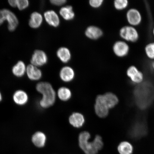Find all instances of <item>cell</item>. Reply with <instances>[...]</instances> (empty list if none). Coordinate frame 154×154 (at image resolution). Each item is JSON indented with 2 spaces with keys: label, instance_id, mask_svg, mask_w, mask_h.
Instances as JSON below:
<instances>
[{
  "label": "cell",
  "instance_id": "cell-34",
  "mask_svg": "<svg viewBox=\"0 0 154 154\" xmlns=\"http://www.w3.org/2000/svg\"><path fill=\"white\" fill-rule=\"evenodd\" d=\"M153 36L154 37V27L153 28Z\"/></svg>",
  "mask_w": 154,
  "mask_h": 154
},
{
  "label": "cell",
  "instance_id": "cell-32",
  "mask_svg": "<svg viewBox=\"0 0 154 154\" xmlns=\"http://www.w3.org/2000/svg\"><path fill=\"white\" fill-rule=\"evenodd\" d=\"M151 66L152 68L154 70V60H153L152 62V63Z\"/></svg>",
  "mask_w": 154,
  "mask_h": 154
},
{
  "label": "cell",
  "instance_id": "cell-18",
  "mask_svg": "<svg viewBox=\"0 0 154 154\" xmlns=\"http://www.w3.org/2000/svg\"><path fill=\"white\" fill-rule=\"evenodd\" d=\"M103 32L100 29L95 26H90L86 29V35L92 39H97L103 35Z\"/></svg>",
  "mask_w": 154,
  "mask_h": 154
},
{
  "label": "cell",
  "instance_id": "cell-25",
  "mask_svg": "<svg viewBox=\"0 0 154 154\" xmlns=\"http://www.w3.org/2000/svg\"><path fill=\"white\" fill-rule=\"evenodd\" d=\"M128 0H116L114 2V7L117 10H124L128 7Z\"/></svg>",
  "mask_w": 154,
  "mask_h": 154
},
{
  "label": "cell",
  "instance_id": "cell-8",
  "mask_svg": "<svg viewBox=\"0 0 154 154\" xmlns=\"http://www.w3.org/2000/svg\"><path fill=\"white\" fill-rule=\"evenodd\" d=\"M47 54L44 51L39 50L34 51L30 60L31 64L37 67L43 66L47 63Z\"/></svg>",
  "mask_w": 154,
  "mask_h": 154
},
{
  "label": "cell",
  "instance_id": "cell-2",
  "mask_svg": "<svg viewBox=\"0 0 154 154\" xmlns=\"http://www.w3.org/2000/svg\"><path fill=\"white\" fill-rule=\"evenodd\" d=\"M91 136L89 132H82L79 137V146L85 154H97L99 151L96 149L93 141H90Z\"/></svg>",
  "mask_w": 154,
  "mask_h": 154
},
{
  "label": "cell",
  "instance_id": "cell-10",
  "mask_svg": "<svg viewBox=\"0 0 154 154\" xmlns=\"http://www.w3.org/2000/svg\"><path fill=\"white\" fill-rule=\"evenodd\" d=\"M44 18L46 22L50 26L56 27L59 26V17L55 11H48L44 13Z\"/></svg>",
  "mask_w": 154,
  "mask_h": 154
},
{
  "label": "cell",
  "instance_id": "cell-6",
  "mask_svg": "<svg viewBox=\"0 0 154 154\" xmlns=\"http://www.w3.org/2000/svg\"><path fill=\"white\" fill-rule=\"evenodd\" d=\"M94 108L96 115L100 118H105L109 114V109L104 101L103 95L96 97Z\"/></svg>",
  "mask_w": 154,
  "mask_h": 154
},
{
  "label": "cell",
  "instance_id": "cell-23",
  "mask_svg": "<svg viewBox=\"0 0 154 154\" xmlns=\"http://www.w3.org/2000/svg\"><path fill=\"white\" fill-rule=\"evenodd\" d=\"M57 95L61 100L67 101L70 99L72 96V92L68 88L62 87L58 90Z\"/></svg>",
  "mask_w": 154,
  "mask_h": 154
},
{
  "label": "cell",
  "instance_id": "cell-29",
  "mask_svg": "<svg viewBox=\"0 0 154 154\" xmlns=\"http://www.w3.org/2000/svg\"><path fill=\"white\" fill-rule=\"evenodd\" d=\"M103 0H98V1H94V0H91L90 1V4L91 6L94 8L99 7L102 5L103 2Z\"/></svg>",
  "mask_w": 154,
  "mask_h": 154
},
{
  "label": "cell",
  "instance_id": "cell-13",
  "mask_svg": "<svg viewBox=\"0 0 154 154\" xmlns=\"http://www.w3.org/2000/svg\"><path fill=\"white\" fill-rule=\"evenodd\" d=\"M70 124L75 128H79L82 127L85 122L84 117L81 113L75 112L72 113L69 118Z\"/></svg>",
  "mask_w": 154,
  "mask_h": 154
},
{
  "label": "cell",
  "instance_id": "cell-4",
  "mask_svg": "<svg viewBox=\"0 0 154 154\" xmlns=\"http://www.w3.org/2000/svg\"><path fill=\"white\" fill-rule=\"evenodd\" d=\"M126 19L129 25L135 27L141 23L142 17L141 13L138 9L131 8L127 11Z\"/></svg>",
  "mask_w": 154,
  "mask_h": 154
},
{
  "label": "cell",
  "instance_id": "cell-14",
  "mask_svg": "<svg viewBox=\"0 0 154 154\" xmlns=\"http://www.w3.org/2000/svg\"><path fill=\"white\" fill-rule=\"evenodd\" d=\"M32 141L34 145L38 148H42L45 146L47 137L42 132H37L32 136Z\"/></svg>",
  "mask_w": 154,
  "mask_h": 154
},
{
  "label": "cell",
  "instance_id": "cell-21",
  "mask_svg": "<svg viewBox=\"0 0 154 154\" xmlns=\"http://www.w3.org/2000/svg\"><path fill=\"white\" fill-rule=\"evenodd\" d=\"M57 57L63 63H67L71 59L70 51L66 48L62 47L59 48L57 52Z\"/></svg>",
  "mask_w": 154,
  "mask_h": 154
},
{
  "label": "cell",
  "instance_id": "cell-22",
  "mask_svg": "<svg viewBox=\"0 0 154 154\" xmlns=\"http://www.w3.org/2000/svg\"><path fill=\"white\" fill-rule=\"evenodd\" d=\"M60 13L65 20H69L74 18L75 14L71 6L62 8L60 11Z\"/></svg>",
  "mask_w": 154,
  "mask_h": 154
},
{
  "label": "cell",
  "instance_id": "cell-7",
  "mask_svg": "<svg viewBox=\"0 0 154 154\" xmlns=\"http://www.w3.org/2000/svg\"><path fill=\"white\" fill-rule=\"evenodd\" d=\"M126 74L134 83L139 84L143 80V73L134 65H131L128 67L126 71Z\"/></svg>",
  "mask_w": 154,
  "mask_h": 154
},
{
  "label": "cell",
  "instance_id": "cell-24",
  "mask_svg": "<svg viewBox=\"0 0 154 154\" xmlns=\"http://www.w3.org/2000/svg\"><path fill=\"white\" fill-rule=\"evenodd\" d=\"M146 56L149 59L154 60V42L148 43L144 48Z\"/></svg>",
  "mask_w": 154,
  "mask_h": 154
},
{
  "label": "cell",
  "instance_id": "cell-3",
  "mask_svg": "<svg viewBox=\"0 0 154 154\" xmlns=\"http://www.w3.org/2000/svg\"><path fill=\"white\" fill-rule=\"evenodd\" d=\"M119 35L123 40L130 43H135L139 38V34L135 27L127 25L120 29Z\"/></svg>",
  "mask_w": 154,
  "mask_h": 154
},
{
  "label": "cell",
  "instance_id": "cell-11",
  "mask_svg": "<svg viewBox=\"0 0 154 154\" xmlns=\"http://www.w3.org/2000/svg\"><path fill=\"white\" fill-rule=\"evenodd\" d=\"M6 16L8 30L11 32L14 31L18 26V19L14 13L8 9L6 10Z\"/></svg>",
  "mask_w": 154,
  "mask_h": 154
},
{
  "label": "cell",
  "instance_id": "cell-15",
  "mask_svg": "<svg viewBox=\"0 0 154 154\" xmlns=\"http://www.w3.org/2000/svg\"><path fill=\"white\" fill-rule=\"evenodd\" d=\"M61 79L65 82H69L74 79L75 73L74 70L71 67L66 66L61 69L60 73Z\"/></svg>",
  "mask_w": 154,
  "mask_h": 154
},
{
  "label": "cell",
  "instance_id": "cell-12",
  "mask_svg": "<svg viewBox=\"0 0 154 154\" xmlns=\"http://www.w3.org/2000/svg\"><path fill=\"white\" fill-rule=\"evenodd\" d=\"M13 99L17 105H24L27 103L28 96L26 92L22 90H17L13 96Z\"/></svg>",
  "mask_w": 154,
  "mask_h": 154
},
{
  "label": "cell",
  "instance_id": "cell-28",
  "mask_svg": "<svg viewBox=\"0 0 154 154\" xmlns=\"http://www.w3.org/2000/svg\"><path fill=\"white\" fill-rule=\"evenodd\" d=\"M6 9L0 10V26L6 20Z\"/></svg>",
  "mask_w": 154,
  "mask_h": 154
},
{
  "label": "cell",
  "instance_id": "cell-33",
  "mask_svg": "<svg viewBox=\"0 0 154 154\" xmlns=\"http://www.w3.org/2000/svg\"><path fill=\"white\" fill-rule=\"evenodd\" d=\"M2 94H1V92H0V102L2 101Z\"/></svg>",
  "mask_w": 154,
  "mask_h": 154
},
{
  "label": "cell",
  "instance_id": "cell-30",
  "mask_svg": "<svg viewBox=\"0 0 154 154\" xmlns=\"http://www.w3.org/2000/svg\"><path fill=\"white\" fill-rule=\"evenodd\" d=\"M51 3L53 5L57 6L61 5L66 2L65 0H52L51 1Z\"/></svg>",
  "mask_w": 154,
  "mask_h": 154
},
{
  "label": "cell",
  "instance_id": "cell-26",
  "mask_svg": "<svg viewBox=\"0 0 154 154\" xmlns=\"http://www.w3.org/2000/svg\"><path fill=\"white\" fill-rule=\"evenodd\" d=\"M17 7L20 11L23 10L29 7V3L28 0H16Z\"/></svg>",
  "mask_w": 154,
  "mask_h": 154
},
{
  "label": "cell",
  "instance_id": "cell-16",
  "mask_svg": "<svg viewBox=\"0 0 154 154\" xmlns=\"http://www.w3.org/2000/svg\"><path fill=\"white\" fill-rule=\"evenodd\" d=\"M43 20V17L41 14L37 12H34L30 15L29 25L32 28L37 29L41 26Z\"/></svg>",
  "mask_w": 154,
  "mask_h": 154
},
{
  "label": "cell",
  "instance_id": "cell-20",
  "mask_svg": "<svg viewBox=\"0 0 154 154\" xmlns=\"http://www.w3.org/2000/svg\"><path fill=\"white\" fill-rule=\"evenodd\" d=\"M117 150L120 154H132L134 148L130 142L124 141L119 144Z\"/></svg>",
  "mask_w": 154,
  "mask_h": 154
},
{
  "label": "cell",
  "instance_id": "cell-9",
  "mask_svg": "<svg viewBox=\"0 0 154 154\" xmlns=\"http://www.w3.org/2000/svg\"><path fill=\"white\" fill-rule=\"evenodd\" d=\"M26 73L29 79L31 80H38L42 77L41 71L37 67L32 64L29 65L27 66Z\"/></svg>",
  "mask_w": 154,
  "mask_h": 154
},
{
  "label": "cell",
  "instance_id": "cell-31",
  "mask_svg": "<svg viewBox=\"0 0 154 154\" xmlns=\"http://www.w3.org/2000/svg\"><path fill=\"white\" fill-rule=\"evenodd\" d=\"M8 3L11 7L14 8L17 7L16 0H9Z\"/></svg>",
  "mask_w": 154,
  "mask_h": 154
},
{
  "label": "cell",
  "instance_id": "cell-17",
  "mask_svg": "<svg viewBox=\"0 0 154 154\" xmlns=\"http://www.w3.org/2000/svg\"><path fill=\"white\" fill-rule=\"evenodd\" d=\"M104 101L108 109H112L119 103L117 96L111 92H107L103 95Z\"/></svg>",
  "mask_w": 154,
  "mask_h": 154
},
{
  "label": "cell",
  "instance_id": "cell-27",
  "mask_svg": "<svg viewBox=\"0 0 154 154\" xmlns=\"http://www.w3.org/2000/svg\"><path fill=\"white\" fill-rule=\"evenodd\" d=\"M96 149L98 151L103 149V143L102 137L99 135H96L93 140Z\"/></svg>",
  "mask_w": 154,
  "mask_h": 154
},
{
  "label": "cell",
  "instance_id": "cell-19",
  "mask_svg": "<svg viewBox=\"0 0 154 154\" xmlns=\"http://www.w3.org/2000/svg\"><path fill=\"white\" fill-rule=\"evenodd\" d=\"M26 67L25 63L22 61H19L14 65L12 68V72L15 76L22 77L26 72Z\"/></svg>",
  "mask_w": 154,
  "mask_h": 154
},
{
  "label": "cell",
  "instance_id": "cell-1",
  "mask_svg": "<svg viewBox=\"0 0 154 154\" xmlns=\"http://www.w3.org/2000/svg\"><path fill=\"white\" fill-rule=\"evenodd\" d=\"M37 91L43 95L39 104L43 108H48L53 106L56 100V93L52 86L49 83L40 82L36 86Z\"/></svg>",
  "mask_w": 154,
  "mask_h": 154
},
{
  "label": "cell",
  "instance_id": "cell-5",
  "mask_svg": "<svg viewBox=\"0 0 154 154\" xmlns=\"http://www.w3.org/2000/svg\"><path fill=\"white\" fill-rule=\"evenodd\" d=\"M115 54L119 57H124L129 53L130 47L127 42L124 40H119L115 42L113 47Z\"/></svg>",
  "mask_w": 154,
  "mask_h": 154
}]
</instances>
